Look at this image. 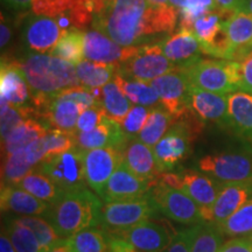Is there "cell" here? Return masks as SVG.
<instances>
[{"label": "cell", "instance_id": "cell-1", "mask_svg": "<svg viewBox=\"0 0 252 252\" xmlns=\"http://www.w3.org/2000/svg\"><path fill=\"white\" fill-rule=\"evenodd\" d=\"M179 12L173 7H157L146 0H109L94 14L93 27L118 45L140 47L161 42L172 35Z\"/></svg>", "mask_w": 252, "mask_h": 252}, {"label": "cell", "instance_id": "cell-2", "mask_svg": "<svg viewBox=\"0 0 252 252\" xmlns=\"http://www.w3.org/2000/svg\"><path fill=\"white\" fill-rule=\"evenodd\" d=\"M30 87L32 104L40 111L46 103L62 91L81 86L76 67L50 54H30L18 62Z\"/></svg>", "mask_w": 252, "mask_h": 252}, {"label": "cell", "instance_id": "cell-3", "mask_svg": "<svg viewBox=\"0 0 252 252\" xmlns=\"http://www.w3.org/2000/svg\"><path fill=\"white\" fill-rule=\"evenodd\" d=\"M102 208L98 195L82 187L64 191L55 202L49 204L43 217L60 237L69 238L82 230L99 225Z\"/></svg>", "mask_w": 252, "mask_h": 252}, {"label": "cell", "instance_id": "cell-4", "mask_svg": "<svg viewBox=\"0 0 252 252\" xmlns=\"http://www.w3.org/2000/svg\"><path fill=\"white\" fill-rule=\"evenodd\" d=\"M184 70L191 86L210 93L230 94L241 89V63L231 60L200 59Z\"/></svg>", "mask_w": 252, "mask_h": 252}, {"label": "cell", "instance_id": "cell-5", "mask_svg": "<svg viewBox=\"0 0 252 252\" xmlns=\"http://www.w3.org/2000/svg\"><path fill=\"white\" fill-rule=\"evenodd\" d=\"M152 195L103 203L99 225L108 232H118L154 219L159 214Z\"/></svg>", "mask_w": 252, "mask_h": 252}, {"label": "cell", "instance_id": "cell-6", "mask_svg": "<svg viewBox=\"0 0 252 252\" xmlns=\"http://www.w3.org/2000/svg\"><path fill=\"white\" fill-rule=\"evenodd\" d=\"M151 195L159 212L173 222L189 226L204 222L200 207L182 189L157 180Z\"/></svg>", "mask_w": 252, "mask_h": 252}, {"label": "cell", "instance_id": "cell-7", "mask_svg": "<svg viewBox=\"0 0 252 252\" xmlns=\"http://www.w3.org/2000/svg\"><path fill=\"white\" fill-rule=\"evenodd\" d=\"M197 167L223 184L247 181L252 179V153L228 151L207 154L198 159Z\"/></svg>", "mask_w": 252, "mask_h": 252}, {"label": "cell", "instance_id": "cell-8", "mask_svg": "<svg viewBox=\"0 0 252 252\" xmlns=\"http://www.w3.org/2000/svg\"><path fill=\"white\" fill-rule=\"evenodd\" d=\"M35 168L49 176L63 191L87 186L84 178V151L78 147L46 158Z\"/></svg>", "mask_w": 252, "mask_h": 252}, {"label": "cell", "instance_id": "cell-9", "mask_svg": "<svg viewBox=\"0 0 252 252\" xmlns=\"http://www.w3.org/2000/svg\"><path fill=\"white\" fill-rule=\"evenodd\" d=\"M160 98V105L174 117L175 122L190 109L191 83L182 69L167 72L150 82Z\"/></svg>", "mask_w": 252, "mask_h": 252}, {"label": "cell", "instance_id": "cell-10", "mask_svg": "<svg viewBox=\"0 0 252 252\" xmlns=\"http://www.w3.org/2000/svg\"><path fill=\"white\" fill-rule=\"evenodd\" d=\"M176 69L179 68L163 55L160 42H158L141 46L137 55L119 65L117 72L135 80L151 82Z\"/></svg>", "mask_w": 252, "mask_h": 252}, {"label": "cell", "instance_id": "cell-11", "mask_svg": "<svg viewBox=\"0 0 252 252\" xmlns=\"http://www.w3.org/2000/svg\"><path fill=\"white\" fill-rule=\"evenodd\" d=\"M123 160L122 151L112 147L84 151V178L88 187L102 197L106 184Z\"/></svg>", "mask_w": 252, "mask_h": 252}, {"label": "cell", "instance_id": "cell-12", "mask_svg": "<svg viewBox=\"0 0 252 252\" xmlns=\"http://www.w3.org/2000/svg\"><path fill=\"white\" fill-rule=\"evenodd\" d=\"M118 234L127 239L139 252H163L175 236L174 229L160 220H147Z\"/></svg>", "mask_w": 252, "mask_h": 252}, {"label": "cell", "instance_id": "cell-13", "mask_svg": "<svg viewBox=\"0 0 252 252\" xmlns=\"http://www.w3.org/2000/svg\"><path fill=\"white\" fill-rule=\"evenodd\" d=\"M179 174V187L200 207L204 220H212V209L224 184L195 169H185Z\"/></svg>", "mask_w": 252, "mask_h": 252}, {"label": "cell", "instance_id": "cell-14", "mask_svg": "<svg viewBox=\"0 0 252 252\" xmlns=\"http://www.w3.org/2000/svg\"><path fill=\"white\" fill-rule=\"evenodd\" d=\"M140 47H124L118 45L96 28L84 33V58L94 62L106 63L119 67L137 55Z\"/></svg>", "mask_w": 252, "mask_h": 252}, {"label": "cell", "instance_id": "cell-15", "mask_svg": "<svg viewBox=\"0 0 252 252\" xmlns=\"http://www.w3.org/2000/svg\"><path fill=\"white\" fill-rule=\"evenodd\" d=\"M65 31L59 18L35 14L25 23L23 39L28 49L45 54L54 48Z\"/></svg>", "mask_w": 252, "mask_h": 252}, {"label": "cell", "instance_id": "cell-16", "mask_svg": "<svg viewBox=\"0 0 252 252\" xmlns=\"http://www.w3.org/2000/svg\"><path fill=\"white\" fill-rule=\"evenodd\" d=\"M154 185L156 182L144 180L133 174L123 160L106 184L105 190L100 198L104 203H108L143 197L151 193Z\"/></svg>", "mask_w": 252, "mask_h": 252}, {"label": "cell", "instance_id": "cell-17", "mask_svg": "<svg viewBox=\"0 0 252 252\" xmlns=\"http://www.w3.org/2000/svg\"><path fill=\"white\" fill-rule=\"evenodd\" d=\"M130 140L123 130L121 123L113 121L108 116H105L102 123L94 130L75 133L76 147L83 151L112 147L124 152L126 145Z\"/></svg>", "mask_w": 252, "mask_h": 252}, {"label": "cell", "instance_id": "cell-18", "mask_svg": "<svg viewBox=\"0 0 252 252\" xmlns=\"http://www.w3.org/2000/svg\"><path fill=\"white\" fill-rule=\"evenodd\" d=\"M84 110L86 109L81 104L75 102L62 91L52 97L37 113L41 121L45 122L50 128L75 133L78 117Z\"/></svg>", "mask_w": 252, "mask_h": 252}, {"label": "cell", "instance_id": "cell-19", "mask_svg": "<svg viewBox=\"0 0 252 252\" xmlns=\"http://www.w3.org/2000/svg\"><path fill=\"white\" fill-rule=\"evenodd\" d=\"M190 109L202 123H212L230 128L228 94L210 93L191 86Z\"/></svg>", "mask_w": 252, "mask_h": 252}, {"label": "cell", "instance_id": "cell-20", "mask_svg": "<svg viewBox=\"0 0 252 252\" xmlns=\"http://www.w3.org/2000/svg\"><path fill=\"white\" fill-rule=\"evenodd\" d=\"M163 55L178 68H186L201 59L202 47L191 30H179L160 42Z\"/></svg>", "mask_w": 252, "mask_h": 252}, {"label": "cell", "instance_id": "cell-21", "mask_svg": "<svg viewBox=\"0 0 252 252\" xmlns=\"http://www.w3.org/2000/svg\"><path fill=\"white\" fill-rule=\"evenodd\" d=\"M0 98L14 106H28L32 103L30 87L18 62L1 61L0 70Z\"/></svg>", "mask_w": 252, "mask_h": 252}, {"label": "cell", "instance_id": "cell-22", "mask_svg": "<svg viewBox=\"0 0 252 252\" xmlns=\"http://www.w3.org/2000/svg\"><path fill=\"white\" fill-rule=\"evenodd\" d=\"M252 197V179L242 182L224 184L212 209V220L217 225L223 224L236 210Z\"/></svg>", "mask_w": 252, "mask_h": 252}, {"label": "cell", "instance_id": "cell-23", "mask_svg": "<svg viewBox=\"0 0 252 252\" xmlns=\"http://www.w3.org/2000/svg\"><path fill=\"white\" fill-rule=\"evenodd\" d=\"M2 214H13L17 216L45 215L49 204L13 185H1L0 194Z\"/></svg>", "mask_w": 252, "mask_h": 252}, {"label": "cell", "instance_id": "cell-24", "mask_svg": "<svg viewBox=\"0 0 252 252\" xmlns=\"http://www.w3.org/2000/svg\"><path fill=\"white\" fill-rule=\"evenodd\" d=\"M123 156L126 166L133 174L152 182L159 179L161 173L158 171L154 152L149 145L133 138L126 145Z\"/></svg>", "mask_w": 252, "mask_h": 252}, {"label": "cell", "instance_id": "cell-25", "mask_svg": "<svg viewBox=\"0 0 252 252\" xmlns=\"http://www.w3.org/2000/svg\"><path fill=\"white\" fill-rule=\"evenodd\" d=\"M224 26L229 43L234 52V61L239 62L251 52L252 43V15L239 11L225 19Z\"/></svg>", "mask_w": 252, "mask_h": 252}, {"label": "cell", "instance_id": "cell-26", "mask_svg": "<svg viewBox=\"0 0 252 252\" xmlns=\"http://www.w3.org/2000/svg\"><path fill=\"white\" fill-rule=\"evenodd\" d=\"M230 130L252 144V94L236 91L228 94Z\"/></svg>", "mask_w": 252, "mask_h": 252}, {"label": "cell", "instance_id": "cell-27", "mask_svg": "<svg viewBox=\"0 0 252 252\" xmlns=\"http://www.w3.org/2000/svg\"><path fill=\"white\" fill-rule=\"evenodd\" d=\"M49 130V126L40 118L26 119L18 127L14 128L7 139L1 141L4 157L11 156L18 151L26 149L28 145L45 137Z\"/></svg>", "mask_w": 252, "mask_h": 252}, {"label": "cell", "instance_id": "cell-28", "mask_svg": "<svg viewBox=\"0 0 252 252\" xmlns=\"http://www.w3.org/2000/svg\"><path fill=\"white\" fill-rule=\"evenodd\" d=\"M117 69V65L94 62L87 59L76 65L77 77L81 86L89 89H102L105 84L115 78Z\"/></svg>", "mask_w": 252, "mask_h": 252}, {"label": "cell", "instance_id": "cell-29", "mask_svg": "<svg viewBox=\"0 0 252 252\" xmlns=\"http://www.w3.org/2000/svg\"><path fill=\"white\" fill-rule=\"evenodd\" d=\"M72 252H111L110 234L100 225L84 229L67 238Z\"/></svg>", "mask_w": 252, "mask_h": 252}, {"label": "cell", "instance_id": "cell-30", "mask_svg": "<svg viewBox=\"0 0 252 252\" xmlns=\"http://www.w3.org/2000/svg\"><path fill=\"white\" fill-rule=\"evenodd\" d=\"M175 119L168 111H166L161 105L150 109V115L145 123L143 130L140 131L138 139L141 143L154 147L161 140V138L168 132Z\"/></svg>", "mask_w": 252, "mask_h": 252}, {"label": "cell", "instance_id": "cell-31", "mask_svg": "<svg viewBox=\"0 0 252 252\" xmlns=\"http://www.w3.org/2000/svg\"><path fill=\"white\" fill-rule=\"evenodd\" d=\"M115 81L134 105H141L150 109L160 105L159 96L150 82L135 80L118 72L116 74Z\"/></svg>", "mask_w": 252, "mask_h": 252}, {"label": "cell", "instance_id": "cell-32", "mask_svg": "<svg viewBox=\"0 0 252 252\" xmlns=\"http://www.w3.org/2000/svg\"><path fill=\"white\" fill-rule=\"evenodd\" d=\"M1 231L12 242L17 252H47L48 249L40 243L34 232L13 219V216L6 215Z\"/></svg>", "mask_w": 252, "mask_h": 252}, {"label": "cell", "instance_id": "cell-33", "mask_svg": "<svg viewBox=\"0 0 252 252\" xmlns=\"http://www.w3.org/2000/svg\"><path fill=\"white\" fill-rule=\"evenodd\" d=\"M17 187L24 189V190L34 195L41 201H45L48 204L55 202L64 193L49 176L43 174L36 168L25 176L23 180L17 185Z\"/></svg>", "mask_w": 252, "mask_h": 252}, {"label": "cell", "instance_id": "cell-34", "mask_svg": "<svg viewBox=\"0 0 252 252\" xmlns=\"http://www.w3.org/2000/svg\"><path fill=\"white\" fill-rule=\"evenodd\" d=\"M100 93H102V105L106 116L122 124L133 106L132 105L133 103L128 99L115 78L105 84L100 89Z\"/></svg>", "mask_w": 252, "mask_h": 252}, {"label": "cell", "instance_id": "cell-35", "mask_svg": "<svg viewBox=\"0 0 252 252\" xmlns=\"http://www.w3.org/2000/svg\"><path fill=\"white\" fill-rule=\"evenodd\" d=\"M50 55L58 56L76 67L84 59V33L78 30L65 31L54 48L49 52Z\"/></svg>", "mask_w": 252, "mask_h": 252}, {"label": "cell", "instance_id": "cell-36", "mask_svg": "<svg viewBox=\"0 0 252 252\" xmlns=\"http://www.w3.org/2000/svg\"><path fill=\"white\" fill-rule=\"evenodd\" d=\"M34 169L35 167L27 159L25 150L4 157L1 168V185L17 186Z\"/></svg>", "mask_w": 252, "mask_h": 252}, {"label": "cell", "instance_id": "cell-37", "mask_svg": "<svg viewBox=\"0 0 252 252\" xmlns=\"http://www.w3.org/2000/svg\"><path fill=\"white\" fill-rule=\"evenodd\" d=\"M224 244V234L217 224L209 220L198 223L191 252H219Z\"/></svg>", "mask_w": 252, "mask_h": 252}, {"label": "cell", "instance_id": "cell-38", "mask_svg": "<svg viewBox=\"0 0 252 252\" xmlns=\"http://www.w3.org/2000/svg\"><path fill=\"white\" fill-rule=\"evenodd\" d=\"M13 219L17 220L18 223L27 226L34 232L36 238L43 247L49 250L50 248L56 247V245L61 244L67 238L60 237L53 225L47 220L45 217L41 219L37 216H13Z\"/></svg>", "mask_w": 252, "mask_h": 252}, {"label": "cell", "instance_id": "cell-39", "mask_svg": "<svg viewBox=\"0 0 252 252\" xmlns=\"http://www.w3.org/2000/svg\"><path fill=\"white\" fill-rule=\"evenodd\" d=\"M220 230L228 237H242L252 235V197L232 214L223 224Z\"/></svg>", "mask_w": 252, "mask_h": 252}, {"label": "cell", "instance_id": "cell-40", "mask_svg": "<svg viewBox=\"0 0 252 252\" xmlns=\"http://www.w3.org/2000/svg\"><path fill=\"white\" fill-rule=\"evenodd\" d=\"M219 11L216 0H185L179 15H180V30H191L195 21L203 15Z\"/></svg>", "mask_w": 252, "mask_h": 252}, {"label": "cell", "instance_id": "cell-41", "mask_svg": "<svg viewBox=\"0 0 252 252\" xmlns=\"http://www.w3.org/2000/svg\"><path fill=\"white\" fill-rule=\"evenodd\" d=\"M43 143H45L46 158L64 153L76 147L74 132L62 131L58 128H50L43 137Z\"/></svg>", "mask_w": 252, "mask_h": 252}, {"label": "cell", "instance_id": "cell-42", "mask_svg": "<svg viewBox=\"0 0 252 252\" xmlns=\"http://www.w3.org/2000/svg\"><path fill=\"white\" fill-rule=\"evenodd\" d=\"M80 0H34L32 11L36 15L64 17L74 9Z\"/></svg>", "mask_w": 252, "mask_h": 252}, {"label": "cell", "instance_id": "cell-43", "mask_svg": "<svg viewBox=\"0 0 252 252\" xmlns=\"http://www.w3.org/2000/svg\"><path fill=\"white\" fill-rule=\"evenodd\" d=\"M150 115V109L145 108L141 105H133L130 112L127 113L124 121L122 123V127L124 130L125 134L130 139H133L134 137H138L140 131L143 130L145 123L147 121V117Z\"/></svg>", "mask_w": 252, "mask_h": 252}, {"label": "cell", "instance_id": "cell-44", "mask_svg": "<svg viewBox=\"0 0 252 252\" xmlns=\"http://www.w3.org/2000/svg\"><path fill=\"white\" fill-rule=\"evenodd\" d=\"M105 116L106 113L104 111L102 104H97V105L86 109L78 117L75 133L76 132H87L94 130L96 126H98L102 123Z\"/></svg>", "mask_w": 252, "mask_h": 252}, {"label": "cell", "instance_id": "cell-45", "mask_svg": "<svg viewBox=\"0 0 252 252\" xmlns=\"http://www.w3.org/2000/svg\"><path fill=\"white\" fill-rule=\"evenodd\" d=\"M196 230L197 224H195L176 232L172 239L171 244L167 247L163 252H191Z\"/></svg>", "mask_w": 252, "mask_h": 252}, {"label": "cell", "instance_id": "cell-46", "mask_svg": "<svg viewBox=\"0 0 252 252\" xmlns=\"http://www.w3.org/2000/svg\"><path fill=\"white\" fill-rule=\"evenodd\" d=\"M241 63V89L252 94V52L239 61Z\"/></svg>", "mask_w": 252, "mask_h": 252}, {"label": "cell", "instance_id": "cell-47", "mask_svg": "<svg viewBox=\"0 0 252 252\" xmlns=\"http://www.w3.org/2000/svg\"><path fill=\"white\" fill-rule=\"evenodd\" d=\"M219 252H252V235L229 239L220 247Z\"/></svg>", "mask_w": 252, "mask_h": 252}, {"label": "cell", "instance_id": "cell-48", "mask_svg": "<svg viewBox=\"0 0 252 252\" xmlns=\"http://www.w3.org/2000/svg\"><path fill=\"white\" fill-rule=\"evenodd\" d=\"M110 249L111 252H139L127 239L118 234H110Z\"/></svg>", "mask_w": 252, "mask_h": 252}, {"label": "cell", "instance_id": "cell-49", "mask_svg": "<svg viewBox=\"0 0 252 252\" xmlns=\"http://www.w3.org/2000/svg\"><path fill=\"white\" fill-rule=\"evenodd\" d=\"M219 11L224 13H236L244 11L245 0H216Z\"/></svg>", "mask_w": 252, "mask_h": 252}, {"label": "cell", "instance_id": "cell-50", "mask_svg": "<svg viewBox=\"0 0 252 252\" xmlns=\"http://www.w3.org/2000/svg\"><path fill=\"white\" fill-rule=\"evenodd\" d=\"M12 39V27L8 20L1 14V24H0V47L4 49L7 47L9 41Z\"/></svg>", "mask_w": 252, "mask_h": 252}, {"label": "cell", "instance_id": "cell-51", "mask_svg": "<svg viewBox=\"0 0 252 252\" xmlns=\"http://www.w3.org/2000/svg\"><path fill=\"white\" fill-rule=\"evenodd\" d=\"M6 7L17 12H24L28 8H32L34 0H1Z\"/></svg>", "mask_w": 252, "mask_h": 252}, {"label": "cell", "instance_id": "cell-52", "mask_svg": "<svg viewBox=\"0 0 252 252\" xmlns=\"http://www.w3.org/2000/svg\"><path fill=\"white\" fill-rule=\"evenodd\" d=\"M0 252H17L4 231H1V236H0Z\"/></svg>", "mask_w": 252, "mask_h": 252}, {"label": "cell", "instance_id": "cell-53", "mask_svg": "<svg viewBox=\"0 0 252 252\" xmlns=\"http://www.w3.org/2000/svg\"><path fill=\"white\" fill-rule=\"evenodd\" d=\"M47 252H72V250L71 248L69 247V244L67 243V239H65V241L62 242L61 244L50 248Z\"/></svg>", "mask_w": 252, "mask_h": 252}, {"label": "cell", "instance_id": "cell-54", "mask_svg": "<svg viewBox=\"0 0 252 252\" xmlns=\"http://www.w3.org/2000/svg\"><path fill=\"white\" fill-rule=\"evenodd\" d=\"M149 4L152 6H157V7H168L171 5V0H146Z\"/></svg>", "mask_w": 252, "mask_h": 252}, {"label": "cell", "instance_id": "cell-55", "mask_svg": "<svg viewBox=\"0 0 252 252\" xmlns=\"http://www.w3.org/2000/svg\"><path fill=\"white\" fill-rule=\"evenodd\" d=\"M184 2H185V0H171V5H172L173 7H174L178 12L181 9L182 5H184Z\"/></svg>", "mask_w": 252, "mask_h": 252}, {"label": "cell", "instance_id": "cell-56", "mask_svg": "<svg viewBox=\"0 0 252 252\" xmlns=\"http://www.w3.org/2000/svg\"><path fill=\"white\" fill-rule=\"evenodd\" d=\"M244 11L250 15H252V0H245Z\"/></svg>", "mask_w": 252, "mask_h": 252}, {"label": "cell", "instance_id": "cell-57", "mask_svg": "<svg viewBox=\"0 0 252 252\" xmlns=\"http://www.w3.org/2000/svg\"><path fill=\"white\" fill-rule=\"evenodd\" d=\"M250 50L252 52V43H251V46H250Z\"/></svg>", "mask_w": 252, "mask_h": 252}]
</instances>
